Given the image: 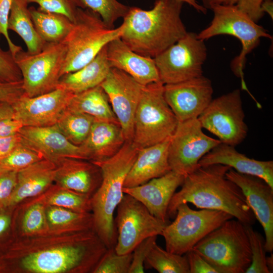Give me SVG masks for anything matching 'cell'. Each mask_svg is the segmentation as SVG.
I'll return each instance as SVG.
<instances>
[{
    "mask_svg": "<svg viewBox=\"0 0 273 273\" xmlns=\"http://www.w3.org/2000/svg\"><path fill=\"white\" fill-rule=\"evenodd\" d=\"M230 168L219 164L200 166L185 176L169 203L168 217H175L180 204L191 203L198 208L227 212L244 225L254 224L256 218L243 192L225 175Z\"/></svg>",
    "mask_w": 273,
    "mask_h": 273,
    "instance_id": "6da1fadb",
    "label": "cell"
},
{
    "mask_svg": "<svg viewBox=\"0 0 273 273\" xmlns=\"http://www.w3.org/2000/svg\"><path fill=\"white\" fill-rule=\"evenodd\" d=\"M183 4L156 0L148 10L129 7L120 39L133 52L154 58L187 33L180 17Z\"/></svg>",
    "mask_w": 273,
    "mask_h": 273,
    "instance_id": "7a4b0ae2",
    "label": "cell"
},
{
    "mask_svg": "<svg viewBox=\"0 0 273 273\" xmlns=\"http://www.w3.org/2000/svg\"><path fill=\"white\" fill-rule=\"evenodd\" d=\"M139 149L132 141H125L113 156L92 162L99 166L102 174L100 185L90 198L94 226L107 248L115 247L116 243L114 214L124 194V183Z\"/></svg>",
    "mask_w": 273,
    "mask_h": 273,
    "instance_id": "3957f363",
    "label": "cell"
},
{
    "mask_svg": "<svg viewBox=\"0 0 273 273\" xmlns=\"http://www.w3.org/2000/svg\"><path fill=\"white\" fill-rule=\"evenodd\" d=\"M192 250L218 273H245L252 260L245 225L233 218L207 235Z\"/></svg>",
    "mask_w": 273,
    "mask_h": 273,
    "instance_id": "277c9868",
    "label": "cell"
},
{
    "mask_svg": "<svg viewBox=\"0 0 273 273\" xmlns=\"http://www.w3.org/2000/svg\"><path fill=\"white\" fill-rule=\"evenodd\" d=\"M122 30V25L110 28L97 13L78 8L72 27L63 41L67 52L61 77L88 63L110 41L120 37Z\"/></svg>",
    "mask_w": 273,
    "mask_h": 273,
    "instance_id": "5b68a950",
    "label": "cell"
},
{
    "mask_svg": "<svg viewBox=\"0 0 273 273\" xmlns=\"http://www.w3.org/2000/svg\"><path fill=\"white\" fill-rule=\"evenodd\" d=\"M213 19L209 25L197 34L205 40L218 35H230L237 38L242 44L241 51L231 63L234 74L241 78L242 89L250 95L244 79L243 70L246 56L259 44L261 37L272 39L267 30L257 24L236 5H218L213 7Z\"/></svg>",
    "mask_w": 273,
    "mask_h": 273,
    "instance_id": "8992f818",
    "label": "cell"
},
{
    "mask_svg": "<svg viewBox=\"0 0 273 273\" xmlns=\"http://www.w3.org/2000/svg\"><path fill=\"white\" fill-rule=\"evenodd\" d=\"M164 84L144 86L134 119L132 143L139 149L170 139L178 121L164 97Z\"/></svg>",
    "mask_w": 273,
    "mask_h": 273,
    "instance_id": "52a82bcc",
    "label": "cell"
},
{
    "mask_svg": "<svg viewBox=\"0 0 273 273\" xmlns=\"http://www.w3.org/2000/svg\"><path fill=\"white\" fill-rule=\"evenodd\" d=\"M234 217L223 211L202 209L195 210L188 203L180 204L174 220L167 224L161 236L164 239L166 250L184 255L209 233Z\"/></svg>",
    "mask_w": 273,
    "mask_h": 273,
    "instance_id": "ba28073f",
    "label": "cell"
},
{
    "mask_svg": "<svg viewBox=\"0 0 273 273\" xmlns=\"http://www.w3.org/2000/svg\"><path fill=\"white\" fill-rule=\"evenodd\" d=\"M63 42H46L42 50L30 53L22 49L14 56L22 76L24 95L33 97L57 88L66 55Z\"/></svg>",
    "mask_w": 273,
    "mask_h": 273,
    "instance_id": "9c48e42d",
    "label": "cell"
},
{
    "mask_svg": "<svg viewBox=\"0 0 273 273\" xmlns=\"http://www.w3.org/2000/svg\"><path fill=\"white\" fill-rule=\"evenodd\" d=\"M207 56L204 40L197 33L187 32L154 59L163 84L178 83L203 75Z\"/></svg>",
    "mask_w": 273,
    "mask_h": 273,
    "instance_id": "30bf717a",
    "label": "cell"
},
{
    "mask_svg": "<svg viewBox=\"0 0 273 273\" xmlns=\"http://www.w3.org/2000/svg\"><path fill=\"white\" fill-rule=\"evenodd\" d=\"M116 209L115 249L118 254L131 253L145 239L161 235L169 223L155 217L141 202L127 194H124Z\"/></svg>",
    "mask_w": 273,
    "mask_h": 273,
    "instance_id": "8fae6325",
    "label": "cell"
},
{
    "mask_svg": "<svg viewBox=\"0 0 273 273\" xmlns=\"http://www.w3.org/2000/svg\"><path fill=\"white\" fill-rule=\"evenodd\" d=\"M241 92L236 89L212 99L198 117L202 128L216 135L222 143L236 147L246 138Z\"/></svg>",
    "mask_w": 273,
    "mask_h": 273,
    "instance_id": "7c38bea8",
    "label": "cell"
},
{
    "mask_svg": "<svg viewBox=\"0 0 273 273\" xmlns=\"http://www.w3.org/2000/svg\"><path fill=\"white\" fill-rule=\"evenodd\" d=\"M221 143L203 132L198 118L178 122L168 149L171 171L186 176L199 168L201 159Z\"/></svg>",
    "mask_w": 273,
    "mask_h": 273,
    "instance_id": "4fadbf2b",
    "label": "cell"
},
{
    "mask_svg": "<svg viewBox=\"0 0 273 273\" xmlns=\"http://www.w3.org/2000/svg\"><path fill=\"white\" fill-rule=\"evenodd\" d=\"M122 129L126 141H132L134 119L144 86L125 72L111 68L101 83Z\"/></svg>",
    "mask_w": 273,
    "mask_h": 273,
    "instance_id": "5bb4252c",
    "label": "cell"
},
{
    "mask_svg": "<svg viewBox=\"0 0 273 273\" xmlns=\"http://www.w3.org/2000/svg\"><path fill=\"white\" fill-rule=\"evenodd\" d=\"M74 95L60 88L33 97L23 94L11 104L14 111L13 118L26 126L55 125L67 108Z\"/></svg>",
    "mask_w": 273,
    "mask_h": 273,
    "instance_id": "9a60e30c",
    "label": "cell"
},
{
    "mask_svg": "<svg viewBox=\"0 0 273 273\" xmlns=\"http://www.w3.org/2000/svg\"><path fill=\"white\" fill-rule=\"evenodd\" d=\"M211 80L204 76L164 84V97L178 122L198 118L212 100Z\"/></svg>",
    "mask_w": 273,
    "mask_h": 273,
    "instance_id": "2e32d148",
    "label": "cell"
},
{
    "mask_svg": "<svg viewBox=\"0 0 273 273\" xmlns=\"http://www.w3.org/2000/svg\"><path fill=\"white\" fill-rule=\"evenodd\" d=\"M225 175L242 190L249 206L265 233L266 252L273 250V188L262 178L231 168Z\"/></svg>",
    "mask_w": 273,
    "mask_h": 273,
    "instance_id": "e0dca14e",
    "label": "cell"
},
{
    "mask_svg": "<svg viewBox=\"0 0 273 273\" xmlns=\"http://www.w3.org/2000/svg\"><path fill=\"white\" fill-rule=\"evenodd\" d=\"M18 133L22 144L55 164L67 158L86 160L80 147L71 143L56 124L43 127L23 126Z\"/></svg>",
    "mask_w": 273,
    "mask_h": 273,
    "instance_id": "ac0fdd59",
    "label": "cell"
},
{
    "mask_svg": "<svg viewBox=\"0 0 273 273\" xmlns=\"http://www.w3.org/2000/svg\"><path fill=\"white\" fill-rule=\"evenodd\" d=\"M185 177L171 170L142 185L123 187V192L141 202L155 217L168 222L167 210L169 203Z\"/></svg>",
    "mask_w": 273,
    "mask_h": 273,
    "instance_id": "d6986e66",
    "label": "cell"
},
{
    "mask_svg": "<svg viewBox=\"0 0 273 273\" xmlns=\"http://www.w3.org/2000/svg\"><path fill=\"white\" fill-rule=\"evenodd\" d=\"M107 56L111 68L125 72L143 86L161 82L154 58L133 52L120 37L107 45Z\"/></svg>",
    "mask_w": 273,
    "mask_h": 273,
    "instance_id": "ffe728a7",
    "label": "cell"
},
{
    "mask_svg": "<svg viewBox=\"0 0 273 273\" xmlns=\"http://www.w3.org/2000/svg\"><path fill=\"white\" fill-rule=\"evenodd\" d=\"M219 164L228 166L238 172L256 176L273 188V161L250 158L238 152L235 147L220 143L200 160V166Z\"/></svg>",
    "mask_w": 273,
    "mask_h": 273,
    "instance_id": "44dd1931",
    "label": "cell"
},
{
    "mask_svg": "<svg viewBox=\"0 0 273 273\" xmlns=\"http://www.w3.org/2000/svg\"><path fill=\"white\" fill-rule=\"evenodd\" d=\"M170 139L139 149L123 187L131 188L142 185L171 170L168 162Z\"/></svg>",
    "mask_w": 273,
    "mask_h": 273,
    "instance_id": "7402d4cb",
    "label": "cell"
},
{
    "mask_svg": "<svg viewBox=\"0 0 273 273\" xmlns=\"http://www.w3.org/2000/svg\"><path fill=\"white\" fill-rule=\"evenodd\" d=\"M83 159L64 158L56 167L55 180L65 190L83 194L88 197L96 192L102 180L100 168L93 162Z\"/></svg>",
    "mask_w": 273,
    "mask_h": 273,
    "instance_id": "603a6c76",
    "label": "cell"
},
{
    "mask_svg": "<svg viewBox=\"0 0 273 273\" xmlns=\"http://www.w3.org/2000/svg\"><path fill=\"white\" fill-rule=\"evenodd\" d=\"M125 141L119 123L95 121L87 138L79 146L86 160L100 161L115 155Z\"/></svg>",
    "mask_w": 273,
    "mask_h": 273,
    "instance_id": "cb8c5ba5",
    "label": "cell"
},
{
    "mask_svg": "<svg viewBox=\"0 0 273 273\" xmlns=\"http://www.w3.org/2000/svg\"><path fill=\"white\" fill-rule=\"evenodd\" d=\"M56 167L55 163L43 159L18 171L17 183L7 207L42 192L55 180Z\"/></svg>",
    "mask_w": 273,
    "mask_h": 273,
    "instance_id": "d4e9b609",
    "label": "cell"
},
{
    "mask_svg": "<svg viewBox=\"0 0 273 273\" xmlns=\"http://www.w3.org/2000/svg\"><path fill=\"white\" fill-rule=\"evenodd\" d=\"M111 67L107 56V46L81 68L62 76L57 88L77 94L100 85L107 76Z\"/></svg>",
    "mask_w": 273,
    "mask_h": 273,
    "instance_id": "484cf974",
    "label": "cell"
},
{
    "mask_svg": "<svg viewBox=\"0 0 273 273\" xmlns=\"http://www.w3.org/2000/svg\"><path fill=\"white\" fill-rule=\"evenodd\" d=\"M67 108L87 114L93 117L95 121L119 123L113 113L108 96L100 85L74 94Z\"/></svg>",
    "mask_w": 273,
    "mask_h": 273,
    "instance_id": "4316f807",
    "label": "cell"
},
{
    "mask_svg": "<svg viewBox=\"0 0 273 273\" xmlns=\"http://www.w3.org/2000/svg\"><path fill=\"white\" fill-rule=\"evenodd\" d=\"M26 0H12L8 20V29L15 32L24 41L27 52L36 53L46 42L38 34Z\"/></svg>",
    "mask_w": 273,
    "mask_h": 273,
    "instance_id": "83f0119b",
    "label": "cell"
},
{
    "mask_svg": "<svg viewBox=\"0 0 273 273\" xmlns=\"http://www.w3.org/2000/svg\"><path fill=\"white\" fill-rule=\"evenodd\" d=\"M29 8L35 29L42 39L48 43L61 42L70 31L73 22L65 16Z\"/></svg>",
    "mask_w": 273,
    "mask_h": 273,
    "instance_id": "f1b7e54d",
    "label": "cell"
},
{
    "mask_svg": "<svg viewBox=\"0 0 273 273\" xmlns=\"http://www.w3.org/2000/svg\"><path fill=\"white\" fill-rule=\"evenodd\" d=\"M94 121L95 119L87 114L66 108L56 124L71 143L80 146L87 138Z\"/></svg>",
    "mask_w": 273,
    "mask_h": 273,
    "instance_id": "f546056e",
    "label": "cell"
},
{
    "mask_svg": "<svg viewBox=\"0 0 273 273\" xmlns=\"http://www.w3.org/2000/svg\"><path fill=\"white\" fill-rule=\"evenodd\" d=\"M146 268H153L159 273H190L185 254L178 255L164 250L156 243L144 263Z\"/></svg>",
    "mask_w": 273,
    "mask_h": 273,
    "instance_id": "4dcf8cb0",
    "label": "cell"
},
{
    "mask_svg": "<svg viewBox=\"0 0 273 273\" xmlns=\"http://www.w3.org/2000/svg\"><path fill=\"white\" fill-rule=\"evenodd\" d=\"M78 8L89 10L98 14L109 28H114V23L123 18L129 7L117 0H75Z\"/></svg>",
    "mask_w": 273,
    "mask_h": 273,
    "instance_id": "1f68e13d",
    "label": "cell"
},
{
    "mask_svg": "<svg viewBox=\"0 0 273 273\" xmlns=\"http://www.w3.org/2000/svg\"><path fill=\"white\" fill-rule=\"evenodd\" d=\"M43 159L41 154L21 142L6 156L0 158V174L19 170Z\"/></svg>",
    "mask_w": 273,
    "mask_h": 273,
    "instance_id": "d6a6232c",
    "label": "cell"
},
{
    "mask_svg": "<svg viewBox=\"0 0 273 273\" xmlns=\"http://www.w3.org/2000/svg\"><path fill=\"white\" fill-rule=\"evenodd\" d=\"M251 251V262L245 273H270L266 264L265 241L263 236L252 228L245 225Z\"/></svg>",
    "mask_w": 273,
    "mask_h": 273,
    "instance_id": "836d02e7",
    "label": "cell"
},
{
    "mask_svg": "<svg viewBox=\"0 0 273 273\" xmlns=\"http://www.w3.org/2000/svg\"><path fill=\"white\" fill-rule=\"evenodd\" d=\"M132 253L118 254L115 247L107 248L94 269L95 273H128Z\"/></svg>",
    "mask_w": 273,
    "mask_h": 273,
    "instance_id": "e575fe53",
    "label": "cell"
},
{
    "mask_svg": "<svg viewBox=\"0 0 273 273\" xmlns=\"http://www.w3.org/2000/svg\"><path fill=\"white\" fill-rule=\"evenodd\" d=\"M48 203L80 213H87L92 209L89 197L68 190L60 191L51 196Z\"/></svg>",
    "mask_w": 273,
    "mask_h": 273,
    "instance_id": "d590c367",
    "label": "cell"
},
{
    "mask_svg": "<svg viewBox=\"0 0 273 273\" xmlns=\"http://www.w3.org/2000/svg\"><path fill=\"white\" fill-rule=\"evenodd\" d=\"M28 4L35 3L40 10L63 15L74 22L78 7L75 0H26Z\"/></svg>",
    "mask_w": 273,
    "mask_h": 273,
    "instance_id": "8d00e7d4",
    "label": "cell"
},
{
    "mask_svg": "<svg viewBox=\"0 0 273 273\" xmlns=\"http://www.w3.org/2000/svg\"><path fill=\"white\" fill-rule=\"evenodd\" d=\"M22 80L21 71L10 51L0 48V82H13Z\"/></svg>",
    "mask_w": 273,
    "mask_h": 273,
    "instance_id": "74e56055",
    "label": "cell"
},
{
    "mask_svg": "<svg viewBox=\"0 0 273 273\" xmlns=\"http://www.w3.org/2000/svg\"><path fill=\"white\" fill-rule=\"evenodd\" d=\"M156 236L149 237L139 243L132 251V259L128 273L144 272V263L153 246L156 243Z\"/></svg>",
    "mask_w": 273,
    "mask_h": 273,
    "instance_id": "f35d334b",
    "label": "cell"
},
{
    "mask_svg": "<svg viewBox=\"0 0 273 273\" xmlns=\"http://www.w3.org/2000/svg\"><path fill=\"white\" fill-rule=\"evenodd\" d=\"M45 212L41 203H36L26 211L23 220V230L26 233H33L40 230L44 222Z\"/></svg>",
    "mask_w": 273,
    "mask_h": 273,
    "instance_id": "ab89813d",
    "label": "cell"
},
{
    "mask_svg": "<svg viewBox=\"0 0 273 273\" xmlns=\"http://www.w3.org/2000/svg\"><path fill=\"white\" fill-rule=\"evenodd\" d=\"M12 0H0V34L4 35L9 46V50L14 56L22 48L15 44L11 40L8 32V20Z\"/></svg>",
    "mask_w": 273,
    "mask_h": 273,
    "instance_id": "60d3db41",
    "label": "cell"
},
{
    "mask_svg": "<svg viewBox=\"0 0 273 273\" xmlns=\"http://www.w3.org/2000/svg\"><path fill=\"white\" fill-rule=\"evenodd\" d=\"M17 172L11 171L0 174V210L7 207L17 183Z\"/></svg>",
    "mask_w": 273,
    "mask_h": 273,
    "instance_id": "b9f144b4",
    "label": "cell"
},
{
    "mask_svg": "<svg viewBox=\"0 0 273 273\" xmlns=\"http://www.w3.org/2000/svg\"><path fill=\"white\" fill-rule=\"evenodd\" d=\"M24 94L22 80L0 82V102L13 104Z\"/></svg>",
    "mask_w": 273,
    "mask_h": 273,
    "instance_id": "7bdbcfd3",
    "label": "cell"
},
{
    "mask_svg": "<svg viewBox=\"0 0 273 273\" xmlns=\"http://www.w3.org/2000/svg\"><path fill=\"white\" fill-rule=\"evenodd\" d=\"M190 273H218L200 255L193 250L185 254Z\"/></svg>",
    "mask_w": 273,
    "mask_h": 273,
    "instance_id": "ee69618b",
    "label": "cell"
},
{
    "mask_svg": "<svg viewBox=\"0 0 273 273\" xmlns=\"http://www.w3.org/2000/svg\"><path fill=\"white\" fill-rule=\"evenodd\" d=\"M263 1V0H238L236 6L240 11L257 23L264 14L261 8Z\"/></svg>",
    "mask_w": 273,
    "mask_h": 273,
    "instance_id": "f6af8a7d",
    "label": "cell"
},
{
    "mask_svg": "<svg viewBox=\"0 0 273 273\" xmlns=\"http://www.w3.org/2000/svg\"><path fill=\"white\" fill-rule=\"evenodd\" d=\"M23 126L19 121L11 118L0 120V138L9 137L18 133Z\"/></svg>",
    "mask_w": 273,
    "mask_h": 273,
    "instance_id": "bcb514c9",
    "label": "cell"
},
{
    "mask_svg": "<svg viewBox=\"0 0 273 273\" xmlns=\"http://www.w3.org/2000/svg\"><path fill=\"white\" fill-rule=\"evenodd\" d=\"M20 142L19 133L11 136L0 138V158L9 153Z\"/></svg>",
    "mask_w": 273,
    "mask_h": 273,
    "instance_id": "7dc6e473",
    "label": "cell"
},
{
    "mask_svg": "<svg viewBox=\"0 0 273 273\" xmlns=\"http://www.w3.org/2000/svg\"><path fill=\"white\" fill-rule=\"evenodd\" d=\"M202 6L205 9H211L216 6H232L236 5L238 0H201Z\"/></svg>",
    "mask_w": 273,
    "mask_h": 273,
    "instance_id": "c3c4849f",
    "label": "cell"
},
{
    "mask_svg": "<svg viewBox=\"0 0 273 273\" xmlns=\"http://www.w3.org/2000/svg\"><path fill=\"white\" fill-rule=\"evenodd\" d=\"M14 111L11 104L0 102V120L13 118Z\"/></svg>",
    "mask_w": 273,
    "mask_h": 273,
    "instance_id": "681fc988",
    "label": "cell"
},
{
    "mask_svg": "<svg viewBox=\"0 0 273 273\" xmlns=\"http://www.w3.org/2000/svg\"><path fill=\"white\" fill-rule=\"evenodd\" d=\"M10 224V217L6 214L0 213V236L8 230Z\"/></svg>",
    "mask_w": 273,
    "mask_h": 273,
    "instance_id": "f907efd6",
    "label": "cell"
},
{
    "mask_svg": "<svg viewBox=\"0 0 273 273\" xmlns=\"http://www.w3.org/2000/svg\"><path fill=\"white\" fill-rule=\"evenodd\" d=\"M261 8L262 11L265 13H267L271 19L273 18V2L272 0H264L263 1Z\"/></svg>",
    "mask_w": 273,
    "mask_h": 273,
    "instance_id": "816d5d0a",
    "label": "cell"
},
{
    "mask_svg": "<svg viewBox=\"0 0 273 273\" xmlns=\"http://www.w3.org/2000/svg\"><path fill=\"white\" fill-rule=\"evenodd\" d=\"M183 3H186L192 6L199 12L203 13L204 14H206L207 12V10L203 7L202 5H199L197 3L196 0H178Z\"/></svg>",
    "mask_w": 273,
    "mask_h": 273,
    "instance_id": "f5cc1de1",
    "label": "cell"
},
{
    "mask_svg": "<svg viewBox=\"0 0 273 273\" xmlns=\"http://www.w3.org/2000/svg\"><path fill=\"white\" fill-rule=\"evenodd\" d=\"M266 264L270 273L273 272V255L272 254L266 257Z\"/></svg>",
    "mask_w": 273,
    "mask_h": 273,
    "instance_id": "db71d44e",
    "label": "cell"
},
{
    "mask_svg": "<svg viewBox=\"0 0 273 273\" xmlns=\"http://www.w3.org/2000/svg\"><path fill=\"white\" fill-rule=\"evenodd\" d=\"M263 1H264V0H263Z\"/></svg>",
    "mask_w": 273,
    "mask_h": 273,
    "instance_id": "11a10c76",
    "label": "cell"
},
{
    "mask_svg": "<svg viewBox=\"0 0 273 273\" xmlns=\"http://www.w3.org/2000/svg\"></svg>",
    "mask_w": 273,
    "mask_h": 273,
    "instance_id": "9f6ffc18",
    "label": "cell"
}]
</instances>
